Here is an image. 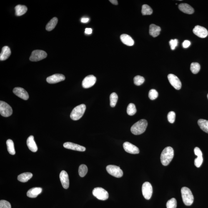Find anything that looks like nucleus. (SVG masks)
I'll return each mask as SVG.
<instances>
[{"label": "nucleus", "instance_id": "obj_40", "mask_svg": "<svg viewBox=\"0 0 208 208\" xmlns=\"http://www.w3.org/2000/svg\"><path fill=\"white\" fill-rule=\"evenodd\" d=\"M169 44L170 45L171 49L174 50L178 45V40L177 39H171L169 41Z\"/></svg>", "mask_w": 208, "mask_h": 208}, {"label": "nucleus", "instance_id": "obj_41", "mask_svg": "<svg viewBox=\"0 0 208 208\" xmlns=\"http://www.w3.org/2000/svg\"><path fill=\"white\" fill-rule=\"evenodd\" d=\"M191 43L190 41L188 40L184 41L182 43V46L183 48H188L190 45Z\"/></svg>", "mask_w": 208, "mask_h": 208}, {"label": "nucleus", "instance_id": "obj_9", "mask_svg": "<svg viewBox=\"0 0 208 208\" xmlns=\"http://www.w3.org/2000/svg\"><path fill=\"white\" fill-rule=\"evenodd\" d=\"M143 196L146 200L151 199L153 194V188L151 184L149 182H145L143 184L142 187Z\"/></svg>", "mask_w": 208, "mask_h": 208}, {"label": "nucleus", "instance_id": "obj_27", "mask_svg": "<svg viewBox=\"0 0 208 208\" xmlns=\"http://www.w3.org/2000/svg\"><path fill=\"white\" fill-rule=\"evenodd\" d=\"M58 22V19L57 18H53L46 25V30L49 31L53 30L57 25Z\"/></svg>", "mask_w": 208, "mask_h": 208}, {"label": "nucleus", "instance_id": "obj_4", "mask_svg": "<svg viewBox=\"0 0 208 208\" xmlns=\"http://www.w3.org/2000/svg\"><path fill=\"white\" fill-rule=\"evenodd\" d=\"M86 109L84 104H81L75 107L70 114L71 119L73 120H78L80 119L84 114Z\"/></svg>", "mask_w": 208, "mask_h": 208}, {"label": "nucleus", "instance_id": "obj_39", "mask_svg": "<svg viewBox=\"0 0 208 208\" xmlns=\"http://www.w3.org/2000/svg\"><path fill=\"white\" fill-rule=\"evenodd\" d=\"M0 208H11V206L9 202L5 200L0 201Z\"/></svg>", "mask_w": 208, "mask_h": 208}, {"label": "nucleus", "instance_id": "obj_37", "mask_svg": "<svg viewBox=\"0 0 208 208\" xmlns=\"http://www.w3.org/2000/svg\"><path fill=\"white\" fill-rule=\"evenodd\" d=\"M158 93L155 89H151L150 91L149 94V99L151 100H154L157 99L158 96Z\"/></svg>", "mask_w": 208, "mask_h": 208}, {"label": "nucleus", "instance_id": "obj_35", "mask_svg": "<svg viewBox=\"0 0 208 208\" xmlns=\"http://www.w3.org/2000/svg\"><path fill=\"white\" fill-rule=\"evenodd\" d=\"M167 208H176L177 207V202L175 199L172 198L168 201L166 204Z\"/></svg>", "mask_w": 208, "mask_h": 208}, {"label": "nucleus", "instance_id": "obj_29", "mask_svg": "<svg viewBox=\"0 0 208 208\" xmlns=\"http://www.w3.org/2000/svg\"><path fill=\"white\" fill-rule=\"evenodd\" d=\"M7 146L8 152L12 155H14L16 154L15 150L14 149V142L11 139L8 140L6 141Z\"/></svg>", "mask_w": 208, "mask_h": 208}, {"label": "nucleus", "instance_id": "obj_21", "mask_svg": "<svg viewBox=\"0 0 208 208\" xmlns=\"http://www.w3.org/2000/svg\"><path fill=\"white\" fill-rule=\"evenodd\" d=\"M42 192V189L40 187H34L29 190L27 193L28 197L31 198H36Z\"/></svg>", "mask_w": 208, "mask_h": 208}, {"label": "nucleus", "instance_id": "obj_19", "mask_svg": "<svg viewBox=\"0 0 208 208\" xmlns=\"http://www.w3.org/2000/svg\"><path fill=\"white\" fill-rule=\"evenodd\" d=\"M27 144L29 149L32 152H36L38 151V146L34 140V136L31 135L28 138Z\"/></svg>", "mask_w": 208, "mask_h": 208}, {"label": "nucleus", "instance_id": "obj_42", "mask_svg": "<svg viewBox=\"0 0 208 208\" xmlns=\"http://www.w3.org/2000/svg\"><path fill=\"white\" fill-rule=\"evenodd\" d=\"M92 33V29L91 28H86L85 33L87 34H90Z\"/></svg>", "mask_w": 208, "mask_h": 208}, {"label": "nucleus", "instance_id": "obj_14", "mask_svg": "<svg viewBox=\"0 0 208 208\" xmlns=\"http://www.w3.org/2000/svg\"><path fill=\"white\" fill-rule=\"evenodd\" d=\"M65 79L64 75L60 74H56L49 76L46 79V81L49 84H55L64 81Z\"/></svg>", "mask_w": 208, "mask_h": 208}, {"label": "nucleus", "instance_id": "obj_17", "mask_svg": "<svg viewBox=\"0 0 208 208\" xmlns=\"http://www.w3.org/2000/svg\"><path fill=\"white\" fill-rule=\"evenodd\" d=\"M61 184L65 189H68L69 187V181L68 173L65 171H61L59 175Z\"/></svg>", "mask_w": 208, "mask_h": 208}, {"label": "nucleus", "instance_id": "obj_32", "mask_svg": "<svg viewBox=\"0 0 208 208\" xmlns=\"http://www.w3.org/2000/svg\"><path fill=\"white\" fill-rule=\"evenodd\" d=\"M110 104L111 107H114L116 106L118 99V96L115 93H113L110 96Z\"/></svg>", "mask_w": 208, "mask_h": 208}, {"label": "nucleus", "instance_id": "obj_33", "mask_svg": "<svg viewBox=\"0 0 208 208\" xmlns=\"http://www.w3.org/2000/svg\"><path fill=\"white\" fill-rule=\"evenodd\" d=\"M200 69V66L197 63H192L191 64L190 70L193 74H197Z\"/></svg>", "mask_w": 208, "mask_h": 208}, {"label": "nucleus", "instance_id": "obj_8", "mask_svg": "<svg viewBox=\"0 0 208 208\" xmlns=\"http://www.w3.org/2000/svg\"><path fill=\"white\" fill-rule=\"evenodd\" d=\"M47 56V54L45 51L36 50L32 53L29 59L32 61H38L44 59Z\"/></svg>", "mask_w": 208, "mask_h": 208}, {"label": "nucleus", "instance_id": "obj_38", "mask_svg": "<svg viewBox=\"0 0 208 208\" xmlns=\"http://www.w3.org/2000/svg\"><path fill=\"white\" fill-rule=\"evenodd\" d=\"M175 113L174 111H170L168 114L167 118L168 121L171 124H173L175 121Z\"/></svg>", "mask_w": 208, "mask_h": 208}, {"label": "nucleus", "instance_id": "obj_15", "mask_svg": "<svg viewBox=\"0 0 208 208\" xmlns=\"http://www.w3.org/2000/svg\"><path fill=\"white\" fill-rule=\"evenodd\" d=\"M13 93L18 97L21 99L27 100L29 98V94L23 88L20 87H16L14 88L13 90Z\"/></svg>", "mask_w": 208, "mask_h": 208}, {"label": "nucleus", "instance_id": "obj_3", "mask_svg": "<svg viewBox=\"0 0 208 208\" xmlns=\"http://www.w3.org/2000/svg\"><path fill=\"white\" fill-rule=\"evenodd\" d=\"M181 195L184 204L187 206L192 205L194 201V197L190 189L187 187L181 189Z\"/></svg>", "mask_w": 208, "mask_h": 208}, {"label": "nucleus", "instance_id": "obj_10", "mask_svg": "<svg viewBox=\"0 0 208 208\" xmlns=\"http://www.w3.org/2000/svg\"><path fill=\"white\" fill-rule=\"evenodd\" d=\"M168 78L170 83L175 89L177 90L181 89L182 83L177 76L174 74H170L168 75Z\"/></svg>", "mask_w": 208, "mask_h": 208}, {"label": "nucleus", "instance_id": "obj_16", "mask_svg": "<svg viewBox=\"0 0 208 208\" xmlns=\"http://www.w3.org/2000/svg\"><path fill=\"white\" fill-rule=\"evenodd\" d=\"M195 154L197 156L194 161L195 165L197 168H199L202 165L203 161L202 153L199 148L196 147L194 150Z\"/></svg>", "mask_w": 208, "mask_h": 208}, {"label": "nucleus", "instance_id": "obj_11", "mask_svg": "<svg viewBox=\"0 0 208 208\" xmlns=\"http://www.w3.org/2000/svg\"><path fill=\"white\" fill-rule=\"evenodd\" d=\"M96 81V78L93 75L88 76L83 81V87L84 89H89L95 84Z\"/></svg>", "mask_w": 208, "mask_h": 208}, {"label": "nucleus", "instance_id": "obj_25", "mask_svg": "<svg viewBox=\"0 0 208 208\" xmlns=\"http://www.w3.org/2000/svg\"><path fill=\"white\" fill-rule=\"evenodd\" d=\"M33 175L30 172H25L18 176V180L22 182H27L33 177Z\"/></svg>", "mask_w": 208, "mask_h": 208}, {"label": "nucleus", "instance_id": "obj_18", "mask_svg": "<svg viewBox=\"0 0 208 208\" xmlns=\"http://www.w3.org/2000/svg\"><path fill=\"white\" fill-rule=\"evenodd\" d=\"M63 146L66 149L72 150L84 151L86 150V148L84 146L74 144L71 142H66L63 144Z\"/></svg>", "mask_w": 208, "mask_h": 208}, {"label": "nucleus", "instance_id": "obj_45", "mask_svg": "<svg viewBox=\"0 0 208 208\" xmlns=\"http://www.w3.org/2000/svg\"><path fill=\"white\" fill-rule=\"evenodd\" d=\"M207 98H208V94H207Z\"/></svg>", "mask_w": 208, "mask_h": 208}, {"label": "nucleus", "instance_id": "obj_13", "mask_svg": "<svg viewBox=\"0 0 208 208\" xmlns=\"http://www.w3.org/2000/svg\"><path fill=\"white\" fill-rule=\"evenodd\" d=\"M124 150L129 154H139V149L137 146L129 142H124L123 144Z\"/></svg>", "mask_w": 208, "mask_h": 208}, {"label": "nucleus", "instance_id": "obj_34", "mask_svg": "<svg viewBox=\"0 0 208 208\" xmlns=\"http://www.w3.org/2000/svg\"><path fill=\"white\" fill-rule=\"evenodd\" d=\"M88 171V169L87 166L85 165H81L79 166L78 172H79V175L81 177H84L86 175V174H87Z\"/></svg>", "mask_w": 208, "mask_h": 208}, {"label": "nucleus", "instance_id": "obj_20", "mask_svg": "<svg viewBox=\"0 0 208 208\" xmlns=\"http://www.w3.org/2000/svg\"><path fill=\"white\" fill-rule=\"evenodd\" d=\"M179 8L181 11L186 14H191L194 12V10L192 7L186 3H182L179 5Z\"/></svg>", "mask_w": 208, "mask_h": 208}, {"label": "nucleus", "instance_id": "obj_7", "mask_svg": "<svg viewBox=\"0 0 208 208\" xmlns=\"http://www.w3.org/2000/svg\"><path fill=\"white\" fill-rule=\"evenodd\" d=\"M107 172L111 175L116 178H121L123 175V172L120 168L114 165H109L106 166Z\"/></svg>", "mask_w": 208, "mask_h": 208}, {"label": "nucleus", "instance_id": "obj_36", "mask_svg": "<svg viewBox=\"0 0 208 208\" xmlns=\"http://www.w3.org/2000/svg\"><path fill=\"white\" fill-rule=\"evenodd\" d=\"M145 81V78L140 76H136L134 78V84L137 86H140Z\"/></svg>", "mask_w": 208, "mask_h": 208}, {"label": "nucleus", "instance_id": "obj_1", "mask_svg": "<svg viewBox=\"0 0 208 208\" xmlns=\"http://www.w3.org/2000/svg\"><path fill=\"white\" fill-rule=\"evenodd\" d=\"M174 156V150L172 147L168 146L163 150L160 156L161 164L164 166L169 165Z\"/></svg>", "mask_w": 208, "mask_h": 208}, {"label": "nucleus", "instance_id": "obj_24", "mask_svg": "<svg viewBox=\"0 0 208 208\" xmlns=\"http://www.w3.org/2000/svg\"><path fill=\"white\" fill-rule=\"evenodd\" d=\"M161 28L155 24H151L150 26L149 33L153 37H156L160 34Z\"/></svg>", "mask_w": 208, "mask_h": 208}, {"label": "nucleus", "instance_id": "obj_43", "mask_svg": "<svg viewBox=\"0 0 208 208\" xmlns=\"http://www.w3.org/2000/svg\"><path fill=\"white\" fill-rule=\"evenodd\" d=\"M89 21V19L88 18H83L81 19V22L83 23H87Z\"/></svg>", "mask_w": 208, "mask_h": 208}, {"label": "nucleus", "instance_id": "obj_44", "mask_svg": "<svg viewBox=\"0 0 208 208\" xmlns=\"http://www.w3.org/2000/svg\"><path fill=\"white\" fill-rule=\"evenodd\" d=\"M111 3H112L113 4L116 5H117L118 4V1L117 0H110L109 1Z\"/></svg>", "mask_w": 208, "mask_h": 208}, {"label": "nucleus", "instance_id": "obj_26", "mask_svg": "<svg viewBox=\"0 0 208 208\" xmlns=\"http://www.w3.org/2000/svg\"><path fill=\"white\" fill-rule=\"evenodd\" d=\"M15 9L16 15L19 16L25 14L27 11L28 8L25 6L18 5L15 8Z\"/></svg>", "mask_w": 208, "mask_h": 208}, {"label": "nucleus", "instance_id": "obj_12", "mask_svg": "<svg viewBox=\"0 0 208 208\" xmlns=\"http://www.w3.org/2000/svg\"><path fill=\"white\" fill-rule=\"evenodd\" d=\"M193 33L199 38H204L207 37L208 32L205 28L200 26H196L193 29Z\"/></svg>", "mask_w": 208, "mask_h": 208}, {"label": "nucleus", "instance_id": "obj_30", "mask_svg": "<svg viewBox=\"0 0 208 208\" xmlns=\"http://www.w3.org/2000/svg\"><path fill=\"white\" fill-rule=\"evenodd\" d=\"M141 13L143 15H150L152 14L153 10L149 5L144 4L142 7Z\"/></svg>", "mask_w": 208, "mask_h": 208}, {"label": "nucleus", "instance_id": "obj_22", "mask_svg": "<svg viewBox=\"0 0 208 208\" xmlns=\"http://www.w3.org/2000/svg\"><path fill=\"white\" fill-rule=\"evenodd\" d=\"M11 51L10 48L8 46L3 47L2 52L0 54L1 61H5L8 59L11 55Z\"/></svg>", "mask_w": 208, "mask_h": 208}, {"label": "nucleus", "instance_id": "obj_2", "mask_svg": "<svg viewBox=\"0 0 208 208\" xmlns=\"http://www.w3.org/2000/svg\"><path fill=\"white\" fill-rule=\"evenodd\" d=\"M147 126L148 122L146 120L141 119L131 126V132L134 135H139L145 131Z\"/></svg>", "mask_w": 208, "mask_h": 208}, {"label": "nucleus", "instance_id": "obj_23", "mask_svg": "<svg viewBox=\"0 0 208 208\" xmlns=\"http://www.w3.org/2000/svg\"><path fill=\"white\" fill-rule=\"evenodd\" d=\"M120 39L124 44L128 46H132L134 44V41L129 35L123 34L120 36Z\"/></svg>", "mask_w": 208, "mask_h": 208}, {"label": "nucleus", "instance_id": "obj_5", "mask_svg": "<svg viewBox=\"0 0 208 208\" xmlns=\"http://www.w3.org/2000/svg\"><path fill=\"white\" fill-rule=\"evenodd\" d=\"M93 195L98 199L101 200H105L109 197V193L102 188H94L92 192Z\"/></svg>", "mask_w": 208, "mask_h": 208}, {"label": "nucleus", "instance_id": "obj_6", "mask_svg": "<svg viewBox=\"0 0 208 208\" xmlns=\"http://www.w3.org/2000/svg\"><path fill=\"white\" fill-rule=\"evenodd\" d=\"M13 109L9 105L4 101H0V114L4 117H7L13 114Z\"/></svg>", "mask_w": 208, "mask_h": 208}, {"label": "nucleus", "instance_id": "obj_31", "mask_svg": "<svg viewBox=\"0 0 208 208\" xmlns=\"http://www.w3.org/2000/svg\"><path fill=\"white\" fill-rule=\"evenodd\" d=\"M136 112V109L135 105L131 103L128 105L127 108V113L129 116L134 115Z\"/></svg>", "mask_w": 208, "mask_h": 208}, {"label": "nucleus", "instance_id": "obj_28", "mask_svg": "<svg viewBox=\"0 0 208 208\" xmlns=\"http://www.w3.org/2000/svg\"><path fill=\"white\" fill-rule=\"evenodd\" d=\"M198 124L202 130L208 134V121L204 119H200L198 121Z\"/></svg>", "mask_w": 208, "mask_h": 208}]
</instances>
